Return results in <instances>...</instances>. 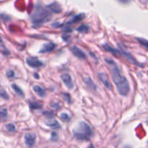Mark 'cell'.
Instances as JSON below:
<instances>
[{"label": "cell", "instance_id": "obj_1", "mask_svg": "<svg viewBox=\"0 0 148 148\" xmlns=\"http://www.w3.org/2000/svg\"><path fill=\"white\" fill-rule=\"evenodd\" d=\"M105 60L108 66L111 67V72H112V79L116 86L119 93L123 96H127L130 90L128 80L124 75H121L116 64L112 59L109 58V59H106Z\"/></svg>", "mask_w": 148, "mask_h": 148}, {"label": "cell", "instance_id": "obj_2", "mask_svg": "<svg viewBox=\"0 0 148 148\" xmlns=\"http://www.w3.org/2000/svg\"><path fill=\"white\" fill-rule=\"evenodd\" d=\"M51 18V14L50 11L46 10L41 5H37L35 7L33 12L31 15V20L34 24L40 25L43 23L49 21Z\"/></svg>", "mask_w": 148, "mask_h": 148}, {"label": "cell", "instance_id": "obj_3", "mask_svg": "<svg viewBox=\"0 0 148 148\" xmlns=\"http://www.w3.org/2000/svg\"><path fill=\"white\" fill-rule=\"evenodd\" d=\"M92 135L90 127L85 122H80L74 130V136L79 140H88Z\"/></svg>", "mask_w": 148, "mask_h": 148}, {"label": "cell", "instance_id": "obj_4", "mask_svg": "<svg viewBox=\"0 0 148 148\" xmlns=\"http://www.w3.org/2000/svg\"><path fill=\"white\" fill-rule=\"evenodd\" d=\"M98 77L99 79V80L101 81L103 83V85L106 87L108 90H111L112 89V86H111V83L109 80V78L106 75L105 73H102V72H100L98 75Z\"/></svg>", "mask_w": 148, "mask_h": 148}, {"label": "cell", "instance_id": "obj_5", "mask_svg": "<svg viewBox=\"0 0 148 148\" xmlns=\"http://www.w3.org/2000/svg\"><path fill=\"white\" fill-rule=\"evenodd\" d=\"M61 79H62V82L64 83V85H66V88H69V89H72V88H73V81H72V77H71V76L69 74H62V75H61Z\"/></svg>", "mask_w": 148, "mask_h": 148}, {"label": "cell", "instance_id": "obj_6", "mask_svg": "<svg viewBox=\"0 0 148 148\" xmlns=\"http://www.w3.org/2000/svg\"><path fill=\"white\" fill-rule=\"evenodd\" d=\"M36 135L33 132H29L25 135V143L28 147H32L36 143Z\"/></svg>", "mask_w": 148, "mask_h": 148}, {"label": "cell", "instance_id": "obj_7", "mask_svg": "<svg viewBox=\"0 0 148 148\" xmlns=\"http://www.w3.org/2000/svg\"><path fill=\"white\" fill-rule=\"evenodd\" d=\"M26 62H27L28 66L33 68H38L43 65L40 61H39L38 59L35 57H27L26 59Z\"/></svg>", "mask_w": 148, "mask_h": 148}, {"label": "cell", "instance_id": "obj_8", "mask_svg": "<svg viewBox=\"0 0 148 148\" xmlns=\"http://www.w3.org/2000/svg\"><path fill=\"white\" fill-rule=\"evenodd\" d=\"M70 50H71V51H72V53H73V54L75 55L77 58H78V59H86V57H87L86 54H85V53H84V52L82 51L80 49H79V48L77 47V46H72V47L70 49Z\"/></svg>", "mask_w": 148, "mask_h": 148}, {"label": "cell", "instance_id": "obj_9", "mask_svg": "<svg viewBox=\"0 0 148 148\" xmlns=\"http://www.w3.org/2000/svg\"><path fill=\"white\" fill-rule=\"evenodd\" d=\"M83 82L85 84V85H86L90 90H91L92 91H96V85H95V82L92 81V79H91L90 77H85L83 79Z\"/></svg>", "mask_w": 148, "mask_h": 148}, {"label": "cell", "instance_id": "obj_10", "mask_svg": "<svg viewBox=\"0 0 148 148\" xmlns=\"http://www.w3.org/2000/svg\"><path fill=\"white\" fill-rule=\"evenodd\" d=\"M84 18H85V14H77V15L74 16V17H72V18L69 19V20L67 21V23H66V24L67 25L75 24V23H79V22L82 21Z\"/></svg>", "mask_w": 148, "mask_h": 148}, {"label": "cell", "instance_id": "obj_11", "mask_svg": "<svg viewBox=\"0 0 148 148\" xmlns=\"http://www.w3.org/2000/svg\"><path fill=\"white\" fill-rule=\"evenodd\" d=\"M47 7L51 12L53 13H60L62 12V7H61L60 4L56 2L49 4Z\"/></svg>", "mask_w": 148, "mask_h": 148}, {"label": "cell", "instance_id": "obj_12", "mask_svg": "<svg viewBox=\"0 0 148 148\" xmlns=\"http://www.w3.org/2000/svg\"><path fill=\"white\" fill-rule=\"evenodd\" d=\"M56 46H55L54 43H49L44 44L42 47V49H40V53H47V52H50L51 51H53L55 49Z\"/></svg>", "mask_w": 148, "mask_h": 148}, {"label": "cell", "instance_id": "obj_13", "mask_svg": "<svg viewBox=\"0 0 148 148\" xmlns=\"http://www.w3.org/2000/svg\"><path fill=\"white\" fill-rule=\"evenodd\" d=\"M34 92L37 94L38 96L41 97V98H43V97L46 95V90L43 89L42 87L39 86V85H34L33 88Z\"/></svg>", "mask_w": 148, "mask_h": 148}, {"label": "cell", "instance_id": "obj_14", "mask_svg": "<svg viewBox=\"0 0 148 148\" xmlns=\"http://www.w3.org/2000/svg\"><path fill=\"white\" fill-rule=\"evenodd\" d=\"M46 124L48 127H51L52 129H59L60 128V124H59L57 121L53 119H49V120L48 121H46Z\"/></svg>", "mask_w": 148, "mask_h": 148}, {"label": "cell", "instance_id": "obj_15", "mask_svg": "<svg viewBox=\"0 0 148 148\" xmlns=\"http://www.w3.org/2000/svg\"><path fill=\"white\" fill-rule=\"evenodd\" d=\"M103 48L104 49H105L106 51L108 52H110V53H113V54L116 55V56H118L119 53V51L116 50V49H114L113 47H111L110 45L108 44H104L103 45Z\"/></svg>", "mask_w": 148, "mask_h": 148}, {"label": "cell", "instance_id": "obj_16", "mask_svg": "<svg viewBox=\"0 0 148 148\" xmlns=\"http://www.w3.org/2000/svg\"><path fill=\"white\" fill-rule=\"evenodd\" d=\"M121 53H122V54L124 55V56H125V57L127 58V59H128L130 62H131V63L134 64H136V65H140L139 64L138 62H137V60H136V59L133 57L132 55L130 54V53H128V52H127V51H122L121 52Z\"/></svg>", "mask_w": 148, "mask_h": 148}, {"label": "cell", "instance_id": "obj_17", "mask_svg": "<svg viewBox=\"0 0 148 148\" xmlns=\"http://www.w3.org/2000/svg\"><path fill=\"white\" fill-rule=\"evenodd\" d=\"M8 117L7 110L5 108H0V120L5 121Z\"/></svg>", "mask_w": 148, "mask_h": 148}, {"label": "cell", "instance_id": "obj_18", "mask_svg": "<svg viewBox=\"0 0 148 148\" xmlns=\"http://www.w3.org/2000/svg\"><path fill=\"white\" fill-rule=\"evenodd\" d=\"M12 89L14 90V92H15L16 93H17V95H18L19 96H24V92H23V90H22L20 87L17 86L16 84H12Z\"/></svg>", "mask_w": 148, "mask_h": 148}, {"label": "cell", "instance_id": "obj_19", "mask_svg": "<svg viewBox=\"0 0 148 148\" xmlns=\"http://www.w3.org/2000/svg\"><path fill=\"white\" fill-rule=\"evenodd\" d=\"M30 107L33 110H38L42 108V105L39 103L36 102V101H31V102H30Z\"/></svg>", "mask_w": 148, "mask_h": 148}, {"label": "cell", "instance_id": "obj_20", "mask_svg": "<svg viewBox=\"0 0 148 148\" xmlns=\"http://www.w3.org/2000/svg\"><path fill=\"white\" fill-rule=\"evenodd\" d=\"M77 30L79 33H86L89 31V27L88 25H82L77 28Z\"/></svg>", "mask_w": 148, "mask_h": 148}, {"label": "cell", "instance_id": "obj_21", "mask_svg": "<svg viewBox=\"0 0 148 148\" xmlns=\"http://www.w3.org/2000/svg\"><path fill=\"white\" fill-rule=\"evenodd\" d=\"M137 40H138L139 43L143 46V47L145 48L146 49L148 50V40H146L145 38H137Z\"/></svg>", "mask_w": 148, "mask_h": 148}, {"label": "cell", "instance_id": "obj_22", "mask_svg": "<svg viewBox=\"0 0 148 148\" xmlns=\"http://www.w3.org/2000/svg\"><path fill=\"white\" fill-rule=\"evenodd\" d=\"M43 114L45 116L47 117L48 119H52L53 118V116H54V113L51 111H44V112L43 113Z\"/></svg>", "mask_w": 148, "mask_h": 148}, {"label": "cell", "instance_id": "obj_23", "mask_svg": "<svg viewBox=\"0 0 148 148\" xmlns=\"http://www.w3.org/2000/svg\"><path fill=\"white\" fill-rule=\"evenodd\" d=\"M60 119L62 120V121L66 122V121H69L70 117H69V116L67 114H66V113H62V114L60 115Z\"/></svg>", "mask_w": 148, "mask_h": 148}, {"label": "cell", "instance_id": "obj_24", "mask_svg": "<svg viewBox=\"0 0 148 148\" xmlns=\"http://www.w3.org/2000/svg\"><path fill=\"white\" fill-rule=\"evenodd\" d=\"M6 130L9 132H14L16 130L15 126L13 124H7L6 125Z\"/></svg>", "mask_w": 148, "mask_h": 148}, {"label": "cell", "instance_id": "obj_25", "mask_svg": "<svg viewBox=\"0 0 148 148\" xmlns=\"http://www.w3.org/2000/svg\"><path fill=\"white\" fill-rule=\"evenodd\" d=\"M0 96L5 100L9 99V95L4 90H0Z\"/></svg>", "mask_w": 148, "mask_h": 148}, {"label": "cell", "instance_id": "obj_26", "mask_svg": "<svg viewBox=\"0 0 148 148\" xmlns=\"http://www.w3.org/2000/svg\"><path fill=\"white\" fill-rule=\"evenodd\" d=\"M58 138H59V136H58L57 133L55 132H51V139L52 141H53V142L57 141Z\"/></svg>", "mask_w": 148, "mask_h": 148}, {"label": "cell", "instance_id": "obj_27", "mask_svg": "<svg viewBox=\"0 0 148 148\" xmlns=\"http://www.w3.org/2000/svg\"><path fill=\"white\" fill-rule=\"evenodd\" d=\"M0 18H1L2 20H4V21H7V20H10V17H9V16L6 15V14H0Z\"/></svg>", "mask_w": 148, "mask_h": 148}, {"label": "cell", "instance_id": "obj_28", "mask_svg": "<svg viewBox=\"0 0 148 148\" xmlns=\"http://www.w3.org/2000/svg\"><path fill=\"white\" fill-rule=\"evenodd\" d=\"M7 76L9 78H12L14 77V73L12 70H8L7 72Z\"/></svg>", "mask_w": 148, "mask_h": 148}, {"label": "cell", "instance_id": "obj_29", "mask_svg": "<svg viewBox=\"0 0 148 148\" xmlns=\"http://www.w3.org/2000/svg\"><path fill=\"white\" fill-rule=\"evenodd\" d=\"M63 95H64V96H65V97H64L65 100H66V101H67L68 103L70 102V95H69V94H67V93H64Z\"/></svg>", "mask_w": 148, "mask_h": 148}, {"label": "cell", "instance_id": "obj_30", "mask_svg": "<svg viewBox=\"0 0 148 148\" xmlns=\"http://www.w3.org/2000/svg\"><path fill=\"white\" fill-rule=\"evenodd\" d=\"M118 1L121 3H123V4H127V3L130 2L132 0H118Z\"/></svg>", "mask_w": 148, "mask_h": 148}, {"label": "cell", "instance_id": "obj_31", "mask_svg": "<svg viewBox=\"0 0 148 148\" xmlns=\"http://www.w3.org/2000/svg\"><path fill=\"white\" fill-rule=\"evenodd\" d=\"M140 1L143 3H146V2H147L148 0H140Z\"/></svg>", "mask_w": 148, "mask_h": 148}, {"label": "cell", "instance_id": "obj_32", "mask_svg": "<svg viewBox=\"0 0 148 148\" xmlns=\"http://www.w3.org/2000/svg\"><path fill=\"white\" fill-rule=\"evenodd\" d=\"M88 148H94V147H93V145H90Z\"/></svg>", "mask_w": 148, "mask_h": 148}, {"label": "cell", "instance_id": "obj_33", "mask_svg": "<svg viewBox=\"0 0 148 148\" xmlns=\"http://www.w3.org/2000/svg\"><path fill=\"white\" fill-rule=\"evenodd\" d=\"M2 41V40H1V36H0V42H1Z\"/></svg>", "mask_w": 148, "mask_h": 148}]
</instances>
